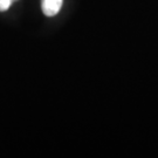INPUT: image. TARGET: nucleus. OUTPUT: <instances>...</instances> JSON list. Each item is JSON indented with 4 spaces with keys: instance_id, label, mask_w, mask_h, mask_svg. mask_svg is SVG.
Returning <instances> with one entry per match:
<instances>
[{
    "instance_id": "nucleus-2",
    "label": "nucleus",
    "mask_w": 158,
    "mask_h": 158,
    "mask_svg": "<svg viewBox=\"0 0 158 158\" xmlns=\"http://www.w3.org/2000/svg\"><path fill=\"white\" fill-rule=\"evenodd\" d=\"M13 0H0V12L7 11Z\"/></svg>"
},
{
    "instance_id": "nucleus-1",
    "label": "nucleus",
    "mask_w": 158,
    "mask_h": 158,
    "mask_svg": "<svg viewBox=\"0 0 158 158\" xmlns=\"http://www.w3.org/2000/svg\"><path fill=\"white\" fill-rule=\"evenodd\" d=\"M63 0H42L41 1V8L44 14L47 17H54L60 12L62 7Z\"/></svg>"
}]
</instances>
